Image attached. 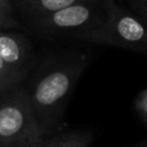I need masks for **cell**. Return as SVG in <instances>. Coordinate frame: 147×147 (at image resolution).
<instances>
[{"label": "cell", "instance_id": "cell-1", "mask_svg": "<svg viewBox=\"0 0 147 147\" xmlns=\"http://www.w3.org/2000/svg\"><path fill=\"white\" fill-rule=\"evenodd\" d=\"M84 67L85 59L54 66L36 80L30 93L27 92L31 109L44 136L48 134L59 120Z\"/></svg>", "mask_w": 147, "mask_h": 147}, {"label": "cell", "instance_id": "cell-2", "mask_svg": "<svg viewBox=\"0 0 147 147\" xmlns=\"http://www.w3.org/2000/svg\"><path fill=\"white\" fill-rule=\"evenodd\" d=\"M44 137L27 92L13 88L0 96V147H34Z\"/></svg>", "mask_w": 147, "mask_h": 147}, {"label": "cell", "instance_id": "cell-7", "mask_svg": "<svg viewBox=\"0 0 147 147\" xmlns=\"http://www.w3.org/2000/svg\"><path fill=\"white\" fill-rule=\"evenodd\" d=\"M23 1L34 13L43 17V16L51 14L59 9L70 7L72 4H76V3L88 1V0H23Z\"/></svg>", "mask_w": 147, "mask_h": 147}, {"label": "cell", "instance_id": "cell-10", "mask_svg": "<svg viewBox=\"0 0 147 147\" xmlns=\"http://www.w3.org/2000/svg\"><path fill=\"white\" fill-rule=\"evenodd\" d=\"M138 110L147 117V90H145L138 98Z\"/></svg>", "mask_w": 147, "mask_h": 147}, {"label": "cell", "instance_id": "cell-8", "mask_svg": "<svg viewBox=\"0 0 147 147\" xmlns=\"http://www.w3.org/2000/svg\"><path fill=\"white\" fill-rule=\"evenodd\" d=\"M23 75L25 72L9 66L0 58V96L16 88Z\"/></svg>", "mask_w": 147, "mask_h": 147}, {"label": "cell", "instance_id": "cell-9", "mask_svg": "<svg viewBox=\"0 0 147 147\" xmlns=\"http://www.w3.org/2000/svg\"><path fill=\"white\" fill-rule=\"evenodd\" d=\"M10 13H12V8H7L0 5V27L9 26L10 23H13Z\"/></svg>", "mask_w": 147, "mask_h": 147}, {"label": "cell", "instance_id": "cell-4", "mask_svg": "<svg viewBox=\"0 0 147 147\" xmlns=\"http://www.w3.org/2000/svg\"><path fill=\"white\" fill-rule=\"evenodd\" d=\"M93 21V8L86 1L76 3L41 17L44 27L52 30H76Z\"/></svg>", "mask_w": 147, "mask_h": 147}, {"label": "cell", "instance_id": "cell-3", "mask_svg": "<svg viewBox=\"0 0 147 147\" xmlns=\"http://www.w3.org/2000/svg\"><path fill=\"white\" fill-rule=\"evenodd\" d=\"M83 38L97 43L133 48L147 44V30L133 16L116 13L99 28L85 32Z\"/></svg>", "mask_w": 147, "mask_h": 147}, {"label": "cell", "instance_id": "cell-11", "mask_svg": "<svg viewBox=\"0 0 147 147\" xmlns=\"http://www.w3.org/2000/svg\"><path fill=\"white\" fill-rule=\"evenodd\" d=\"M0 5L7 8H12V0H0Z\"/></svg>", "mask_w": 147, "mask_h": 147}, {"label": "cell", "instance_id": "cell-5", "mask_svg": "<svg viewBox=\"0 0 147 147\" xmlns=\"http://www.w3.org/2000/svg\"><path fill=\"white\" fill-rule=\"evenodd\" d=\"M0 58L9 66L26 71V65L30 59V47L21 36L0 32Z\"/></svg>", "mask_w": 147, "mask_h": 147}, {"label": "cell", "instance_id": "cell-6", "mask_svg": "<svg viewBox=\"0 0 147 147\" xmlns=\"http://www.w3.org/2000/svg\"><path fill=\"white\" fill-rule=\"evenodd\" d=\"M92 142V134L86 130L66 132L49 140H41L34 147H88Z\"/></svg>", "mask_w": 147, "mask_h": 147}]
</instances>
